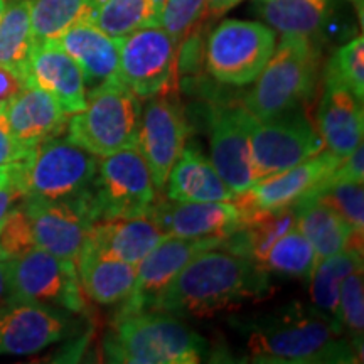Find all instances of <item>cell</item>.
<instances>
[{"mask_svg": "<svg viewBox=\"0 0 364 364\" xmlns=\"http://www.w3.org/2000/svg\"><path fill=\"white\" fill-rule=\"evenodd\" d=\"M270 290L265 268L233 250L216 247L196 255L150 311L176 317H213L248 300L267 297Z\"/></svg>", "mask_w": 364, "mask_h": 364, "instance_id": "1", "label": "cell"}, {"mask_svg": "<svg viewBox=\"0 0 364 364\" xmlns=\"http://www.w3.org/2000/svg\"><path fill=\"white\" fill-rule=\"evenodd\" d=\"M250 361L272 364H349L361 356L324 316L290 312L250 326Z\"/></svg>", "mask_w": 364, "mask_h": 364, "instance_id": "2", "label": "cell"}, {"mask_svg": "<svg viewBox=\"0 0 364 364\" xmlns=\"http://www.w3.org/2000/svg\"><path fill=\"white\" fill-rule=\"evenodd\" d=\"M208 341L176 316L157 311L120 314L103 341L108 363L194 364L206 356Z\"/></svg>", "mask_w": 364, "mask_h": 364, "instance_id": "3", "label": "cell"}, {"mask_svg": "<svg viewBox=\"0 0 364 364\" xmlns=\"http://www.w3.org/2000/svg\"><path fill=\"white\" fill-rule=\"evenodd\" d=\"M318 51L312 38L282 34L272 58L253 81L243 107L258 120H270L311 98L317 83Z\"/></svg>", "mask_w": 364, "mask_h": 364, "instance_id": "4", "label": "cell"}, {"mask_svg": "<svg viewBox=\"0 0 364 364\" xmlns=\"http://www.w3.org/2000/svg\"><path fill=\"white\" fill-rule=\"evenodd\" d=\"M139 100L118 80L88 91L83 110L68 118V140L97 157L136 147L142 113Z\"/></svg>", "mask_w": 364, "mask_h": 364, "instance_id": "5", "label": "cell"}, {"mask_svg": "<svg viewBox=\"0 0 364 364\" xmlns=\"http://www.w3.org/2000/svg\"><path fill=\"white\" fill-rule=\"evenodd\" d=\"M98 157L68 139L36 145L11 169L22 199H73L86 194L97 174Z\"/></svg>", "mask_w": 364, "mask_h": 364, "instance_id": "6", "label": "cell"}, {"mask_svg": "<svg viewBox=\"0 0 364 364\" xmlns=\"http://www.w3.org/2000/svg\"><path fill=\"white\" fill-rule=\"evenodd\" d=\"M83 198L93 223L149 215L157 189L139 147L98 157L97 174Z\"/></svg>", "mask_w": 364, "mask_h": 364, "instance_id": "7", "label": "cell"}, {"mask_svg": "<svg viewBox=\"0 0 364 364\" xmlns=\"http://www.w3.org/2000/svg\"><path fill=\"white\" fill-rule=\"evenodd\" d=\"M277 34L252 21H223L206 43V68L223 85L247 86L258 78L272 58Z\"/></svg>", "mask_w": 364, "mask_h": 364, "instance_id": "8", "label": "cell"}, {"mask_svg": "<svg viewBox=\"0 0 364 364\" xmlns=\"http://www.w3.org/2000/svg\"><path fill=\"white\" fill-rule=\"evenodd\" d=\"M9 262L11 300L43 304L71 314L86 311L78 268L41 248H33Z\"/></svg>", "mask_w": 364, "mask_h": 364, "instance_id": "9", "label": "cell"}, {"mask_svg": "<svg viewBox=\"0 0 364 364\" xmlns=\"http://www.w3.org/2000/svg\"><path fill=\"white\" fill-rule=\"evenodd\" d=\"M179 68V46L161 26L120 38L117 80L139 98L169 93Z\"/></svg>", "mask_w": 364, "mask_h": 364, "instance_id": "10", "label": "cell"}, {"mask_svg": "<svg viewBox=\"0 0 364 364\" xmlns=\"http://www.w3.org/2000/svg\"><path fill=\"white\" fill-rule=\"evenodd\" d=\"M250 140L257 182L290 169L326 149L318 132L297 108L270 120L250 117Z\"/></svg>", "mask_w": 364, "mask_h": 364, "instance_id": "11", "label": "cell"}, {"mask_svg": "<svg viewBox=\"0 0 364 364\" xmlns=\"http://www.w3.org/2000/svg\"><path fill=\"white\" fill-rule=\"evenodd\" d=\"M34 243L54 257L75 263L93 226L85 198L73 199H22Z\"/></svg>", "mask_w": 364, "mask_h": 364, "instance_id": "12", "label": "cell"}, {"mask_svg": "<svg viewBox=\"0 0 364 364\" xmlns=\"http://www.w3.org/2000/svg\"><path fill=\"white\" fill-rule=\"evenodd\" d=\"M140 113L139 147L157 191L166 189L171 169L181 157L188 139V124L181 105L169 93L147 98Z\"/></svg>", "mask_w": 364, "mask_h": 364, "instance_id": "13", "label": "cell"}, {"mask_svg": "<svg viewBox=\"0 0 364 364\" xmlns=\"http://www.w3.org/2000/svg\"><path fill=\"white\" fill-rule=\"evenodd\" d=\"M71 312L43 304L9 300L0 306V356H31L66 339Z\"/></svg>", "mask_w": 364, "mask_h": 364, "instance_id": "14", "label": "cell"}, {"mask_svg": "<svg viewBox=\"0 0 364 364\" xmlns=\"http://www.w3.org/2000/svg\"><path fill=\"white\" fill-rule=\"evenodd\" d=\"M216 247H225V240L182 238L174 235L164 236L136 267L134 290L117 316L150 311L164 289L176 279L177 273L188 265L196 255Z\"/></svg>", "mask_w": 364, "mask_h": 364, "instance_id": "15", "label": "cell"}, {"mask_svg": "<svg viewBox=\"0 0 364 364\" xmlns=\"http://www.w3.org/2000/svg\"><path fill=\"white\" fill-rule=\"evenodd\" d=\"M250 113L241 107H216L209 118L211 164L230 189L243 194L257 182L253 169Z\"/></svg>", "mask_w": 364, "mask_h": 364, "instance_id": "16", "label": "cell"}, {"mask_svg": "<svg viewBox=\"0 0 364 364\" xmlns=\"http://www.w3.org/2000/svg\"><path fill=\"white\" fill-rule=\"evenodd\" d=\"M341 157L324 149L307 161L260 179L247 193L236 194L235 203L247 209L289 208L321 188L339 166Z\"/></svg>", "mask_w": 364, "mask_h": 364, "instance_id": "17", "label": "cell"}, {"mask_svg": "<svg viewBox=\"0 0 364 364\" xmlns=\"http://www.w3.org/2000/svg\"><path fill=\"white\" fill-rule=\"evenodd\" d=\"M166 235L226 240L243 226L245 211L235 201L156 203L149 213Z\"/></svg>", "mask_w": 364, "mask_h": 364, "instance_id": "18", "label": "cell"}, {"mask_svg": "<svg viewBox=\"0 0 364 364\" xmlns=\"http://www.w3.org/2000/svg\"><path fill=\"white\" fill-rule=\"evenodd\" d=\"M26 83L38 86L59 103L66 115L86 105V83L76 61L58 43L34 44L26 70Z\"/></svg>", "mask_w": 364, "mask_h": 364, "instance_id": "19", "label": "cell"}, {"mask_svg": "<svg viewBox=\"0 0 364 364\" xmlns=\"http://www.w3.org/2000/svg\"><path fill=\"white\" fill-rule=\"evenodd\" d=\"M318 135L326 149L338 157H346L363 144V100L348 86L326 75V86L317 112Z\"/></svg>", "mask_w": 364, "mask_h": 364, "instance_id": "20", "label": "cell"}, {"mask_svg": "<svg viewBox=\"0 0 364 364\" xmlns=\"http://www.w3.org/2000/svg\"><path fill=\"white\" fill-rule=\"evenodd\" d=\"M4 112L12 135L26 150L61 135L70 118L51 95L33 85L4 105Z\"/></svg>", "mask_w": 364, "mask_h": 364, "instance_id": "21", "label": "cell"}, {"mask_svg": "<svg viewBox=\"0 0 364 364\" xmlns=\"http://www.w3.org/2000/svg\"><path fill=\"white\" fill-rule=\"evenodd\" d=\"M164 236L166 233L150 215L117 218L93 223L83 247L139 267Z\"/></svg>", "mask_w": 364, "mask_h": 364, "instance_id": "22", "label": "cell"}, {"mask_svg": "<svg viewBox=\"0 0 364 364\" xmlns=\"http://www.w3.org/2000/svg\"><path fill=\"white\" fill-rule=\"evenodd\" d=\"M56 43L75 59L85 76L86 91L117 80L120 38H112L91 21L71 27Z\"/></svg>", "mask_w": 364, "mask_h": 364, "instance_id": "23", "label": "cell"}, {"mask_svg": "<svg viewBox=\"0 0 364 364\" xmlns=\"http://www.w3.org/2000/svg\"><path fill=\"white\" fill-rule=\"evenodd\" d=\"M167 199L179 203L235 201L236 193L221 179L211 161L199 150H182L167 179Z\"/></svg>", "mask_w": 364, "mask_h": 364, "instance_id": "24", "label": "cell"}, {"mask_svg": "<svg viewBox=\"0 0 364 364\" xmlns=\"http://www.w3.org/2000/svg\"><path fill=\"white\" fill-rule=\"evenodd\" d=\"M295 226L309 240L317 260L343 252L349 245L363 247V233H356L351 226L317 198H304L294 204Z\"/></svg>", "mask_w": 364, "mask_h": 364, "instance_id": "25", "label": "cell"}, {"mask_svg": "<svg viewBox=\"0 0 364 364\" xmlns=\"http://www.w3.org/2000/svg\"><path fill=\"white\" fill-rule=\"evenodd\" d=\"M83 292L102 306H115L130 297L136 280V267L117 258L81 248L76 262Z\"/></svg>", "mask_w": 364, "mask_h": 364, "instance_id": "26", "label": "cell"}, {"mask_svg": "<svg viewBox=\"0 0 364 364\" xmlns=\"http://www.w3.org/2000/svg\"><path fill=\"white\" fill-rule=\"evenodd\" d=\"M356 270H363V247L349 245L343 252L317 260L309 279L314 306L339 331V287L349 273Z\"/></svg>", "mask_w": 364, "mask_h": 364, "instance_id": "27", "label": "cell"}, {"mask_svg": "<svg viewBox=\"0 0 364 364\" xmlns=\"http://www.w3.org/2000/svg\"><path fill=\"white\" fill-rule=\"evenodd\" d=\"M258 12L273 31L312 38L329 17V0H258Z\"/></svg>", "mask_w": 364, "mask_h": 364, "instance_id": "28", "label": "cell"}, {"mask_svg": "<svg viewBox=\"0 0 364 364\" xmlns=\"http://www.w3.org/2000/svg\"><path fill=\"white\" fill-rule=\"evenodd\" d=\"M91 22L112 38L159 26L162 0H90Z\"/></svg>", "mask_w": 364, "mask_h": 364, "instance_id": "29", "label": "cell"}, {"mask_svg": "<svg viewBox=\"0 0 364 364\" xmlns=\"http://www.w3.org/2000/svg\"><path fill=\"white\" fill-rule=\"evenodd\" d=\"M34 44L56 43L71 27L91 21L90 0H29Z\"/></svg>", "mask_w": 364, "mask_h": 364, "instance_id": "30", "label": "cell"}, {"mask_svg": "<svg viewBox=\"0 0 364 364\" xmlns=\"http://www.w3.org/2000/svg\"><path fill=\"white\" fill-rule=\"evenodd\" d=\"M33 48L29 0H7L6 12L0 19V65L12 68L26 80Z\"/></svg>", "mask_w": 364, "mask_h": 364, "instance_id": "31", "label": "cell"}, {"mask_svg": "<svg viewBox=\"0 0 364 364\" xmlns=\"http://www.w3.org/2000/svg\"><path fill=\"white\" fill-rule=\"evenodd\" d=\"M317 263V255L309 240L297 226L282 235L268 250L260 267L294 279H311Z\"/></svg>", "mask_w": 364, "mask_h": 364, "instance_id": "32", "label": "cell"}, {"mask_svg": "<svg viewBox=\"0 0 364 364\" xmlns=\"http://www.w3.org/2000/svg\"><path fill=\"white\" fill-rule=\"evenodd\" d=\"M309 198H317L329 204L356 233L364 230V193L363 182H351L331 176L316 193Z\"/></svg>", "mask_w": 364, "mask_h": 364, "instance_id": "33", "label": "cell"}, {"mask_svg": "<svg viewBox=\"0 0 364 364\" xmlns=\"http://www.w3.org/2000/svg\"><path fill=\"white\" fill-rule=\"evenodd\" d=\"M339 327L351 341L354 349L363 353L364 332V287L363 270L349 273L339 287Z\"/></svg>", "mask_w": 364, "mask_h": 364, "instance_id": "34", "label": "cell"}, {"mask_svg": "<svg viewBox=\"0 0 364 364\" xmlns=\"http://www.w3.org/2000/svg\"><path fill=\"white\" fill-rule=\"evenodd\" d=\"M206 14L208 0H162L159 26L181 48V44L194 34L196 26Z\"/></svg>", "mask_w": 364, "mask_h": 364, "instance_id": "35", "label": "cell"}, {"mask_svg": "<svg viewBox=\"0 0 364 364\" xmlns=\"http://www.w3.org/2000/svg\"><path fill=\"white\" fill-rule=\"evenodd\" d=\"M326 75L348 86L359 100L364 98V39L358 36L344 44L327 65Z\"/></svg>", "mask_w": 364, "mask_h": 364, "instance_id": "36", "label": "cell"}, {"mask_svg": "<svg viewBox=\"0 0 364 364\" xmlns=\"http://www.w3.org/2000/svg\"><path fill=\"white\" fill-rule=\"evenodd\" d=\"M36 248L33 230L22 204H16L0 225V257L4 260L21 257Z\"/></svg>", "mask_w": 364, "mask_h": 364, "instance_id": "37", "label": "cell"}, {"mask_svg": "<svg viewBox=\"0 0 364 364\" xmlns=\"http://www.w3.org/2000/svg\"><path fill=\"white\" fill-rule=\"evenodd\" d=\"M29 150L17 142L9 127L4 107H0V169H12L24 159Z\"/></svg>", "mask_w": 364, "mask_h": 364, "instance_id": "38", "label": "cell"}, {"mask_svg": "<svg viewBox=\"0 0 364 364\" xmlns=\"http://www.w3.org/2000/svg\"><path fill=\"white\" fill-rule=\"evenodd\" d=\"M334 177L351 182H364V145L359 144L349 156L341 159Z\"/></svg>", "mask_w": 364, "mask_h": 364, "instance_id": "39", "label": "cell"}, {"mask_svg": "<svg viewBox=\"0 0 364 364\" xmlns=\"http://www.w3.org/2000/svg\"><path fill=\"white\" fill-rule=\"evenodd\" d=\"M27 86L24 76L14 71L12 68L0 65V107L11 102Z\"/></svg>", "mask_w": 364, "mask_h": 364, "instance_id": "40", "label": "cell"}, {"mask_svg": "<svg viewBox=\"0 0 364 364\" xmlns=\"http://www.w3.org/2000/svg\"><path fill=\"white\" fill-rule=\"evenodd\" d=\"M19 201H22V193L16 182L11 179L4 188H0V225H2L7 213Z\"/></svg>", "mask_w": 364, "mask_h": 364, "instance_id": "41", "label": "cell"}, {"mask_svg": "<svg viewBox=\"0 0 364 364\" xmlns=\"http://www.w3.org/2000/svg\"><path fill=\"white\" fill-rule=\"evenodd\" d=\"M11 300V290H9V262L0 260V306Z\"/></svg>", "mask_w": 364, "mask_h": 364, "instance_id": "42", "label": "cell"}, {"mask_svg": "<svg viewBox=\"0 0 364 364\" xmlns=\"http://www.w3.org/2000/svg\"><path fill=\"white\" fill-rule=\"evenodd\" d=\"M241 0H208V12L211 16H221L238 6Z\"/></svg>", "mask_w": 364, "mask_h": 364, "instance_id": "43", "label": "cell"}, {"mask_svg": "<svg viewBox=\"0 0 364 364\" xmlns=\"http://www.w3.org/2000/svg\"><path fill=\"white\" fill-rule=\"evenodd\" d=\"M9 181H11V169H0V188H4Z\"/></svg>", "mask_w": 364, "mask_h": 364, "instance_id": "44", "label": "cell"}, {"mask_svg": "<svg viewBox=\"0 0 364 364\" xmlns=\"http://www.w3.org/2000/svg\"><path fill=\"white\" fill-rule=\"evenodd\" d=\"M6 7H7V0H0V19H2L4 12H6Z\"/></svg>", "mask_w": 364, "mask_h": 364, "instance_id": "45", "label": "cell"}, {"mask_svg": "<svg viewBox=\"0 0 364 364\" xmlns=\"http://www.w3.org/2000/svg\"><path fill=\"white\" fill-rule=\"evenodd\" d=\"M0 260H4V258H2V257H0Z\"/></svg>", "mask_w": 364, "mask_h": 364, "instance_id": "46", "label": "cell"}]
</instances>
